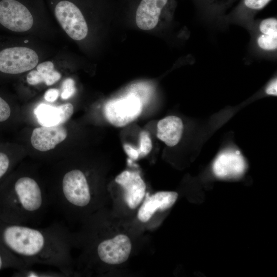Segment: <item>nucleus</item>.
Returning <instances> with one entry per match:
<instances>
[{"label":"nucleus","mask_w":277,"mask_h":277,"mask_svg":"<svg viewBox=\"0 0 277 277\" xmlns=\"http://www.w3.org/2000/svg\"><path fill=\"white\" fill-rule=\"evenodd\" d=\"M72 242L70 234L58 223L36 228L0 220V243L29 267L35 264L49 265L66 276L71 275Z\"/></svg>","instance_id":"obj_1"},{"label":"nucleus","mask_w":277,"mask_h":277,"mask_svg":"<svg viewBox=\"0 0 277 277\" xmlns=\"http://www.w3.org/2000/svg\"><path fill=\"white\" fill-rule=\"evenodd\" d=\"M49 204L48 194L31 175L14 174L0 185V220L4 222L38 224Z\"/></svg>","instance_id":"obj_2"},{"label":"nucleus","mask_w":277,"mask_h":277,"mask_svg":"<svg viewBox=\"0 0 277 277\" xmlns=\"http://www.w3.org/2000/svg\"><path fill=\"white\" fill-rule=\"evenodd\" d=\"M143 109L141 100L134 94L110 100L104 106V114L113 126L124 127L141 115Z\"/></svg>","instance_id":"obj_3"},{"label":"nucleus","mask_w":277,"mask_h":277,"mask_svg":"<svg viewBox=\"0 0 277 277\" xmlns=\"http://www.w3.org/2000/svg\"><path fill=\"white\" fill-rule=\"evenodd\" d=\"M54 14L63 29L72 39L80 41L88 33V26L79 8L69 0H60L55 5Z\"/></svg>","instance_id":"obj_4"},{"label":"nucleus","mask_w":277,"mask_h":277,"mask_svg":"<svg viewBox=\"0 0 277 277\" xmlns=\"http://www.w3.org/2000/svg\"><path fill=\"white\" fill-rule=\"evenodd\" d=\"M38 62L33 50L24 47H9L0 50V72L8 75L19 74L30 70Z\"/></svg>","instance_id":"obj_5"},{"label":"nucleus","mask_w":277,"mask_h":277,"mask_svg":"<svg viewBox=\"0 0 277 277\" xmlns=\"http://www.w3.org/2000/svg\"><path fill=\"white\" fill-rule=\"evenodd\" d=\"M33 17L26 5L19 0H0V25L14 32L29 30Z\"/></svg>","instance_id":"obj_6"},{"label":"nucleus","mask_w":277,"mask_h":277,"mask_svg":"<svg viewBox=\"0 0 277 277\" xmlns=\"http://www.w3.org/2000/svg\"><path fill=\"white\" fill-rule=\"evenodd\" d=\"M131 242L128 236L120 234L110 239L99 242L95 252L98 259L103 263L117 265L126 262L131 253Z\"/></svg>","instance_id":"obj_7"},{"label":"nucleus","mask_w":277,"mask_h":277,"mask_svg":"<svg viewBox=\"0 0 277 277\" xmlns=\"http://www.w3.org/2000/svg\"><path fill=\"white\" fill-rule=\"evenodd\" d=\"M247 168L246 161L238 150L230 149L220 153L213 162L214 175L223 180L237 179L244 175Z\"/></svg>","instance_id":"obj_8"},{"label":"nucleus","mask_w":277,"mask_h":277,"mask_svg":"<svg viewBox=\"0 0 277 277\" xmlns=\"http://www.w3.org/2000/svg\"><path fill=\"white\" fill-rule=\"evenodd\" d=\"M115 181L124 189V199L131 209L136 208L144 198L146 185L136 172L125 170L116 176Z\"/></svg>","instance_id":"obj_9"},{"label":"nucleus","mask_w":277,"mask_h":277,"mask_svg":"<svg viewBox=\"0 0 277 277\" xmlns=\"http://www.w3.org/2000/svg\"><path fill=\"white\" fill-rule=\"evenodd\" d=\"M67 136V131L62 125L53 126H42L35 128L31 136L32 146L40 151L54 149L64 141Z\"/></svg>","instance_id":"obj_10"},{"label":"nucleus","mask_w":277,"mask_h":277,"mask_svg":"<svg viewBox=\"0 0 277 277\" xmlns=\"http://www.w3.org/2000/svg\"><path fill=\"white\" fill-rule=\"evenodd\" d=\"M178 194L174 191H162L146 197L137 212V218L142 222H148L157 211H164L175 203Z\"/></svg>","instance_id":"obj_11"},{"label":"nucleus","mask_w":277,"mask_h":277,"mask_svg":"<svg viewBox=\"0 0 277 277\" xmlns=\"http://www.w3.org/2000/svg\"><path fill=\"white\" fill-rule=\"evenodd\" d=\"M73 111L74 108L71 103L57 107L41 104L35 109L34 113L41 125L53 126L65 123L72 115Z\"/></svg>","instance_id":"obj_12"},{"label":"nucleus","mask_w":277,"mask_h":277,"mask_svg":"<svg viewBox=\"0 0 277 277\" xmlns=\"http://www.w3.org/2000/svg\"><path fill=\"white\" fill-rule=\"evenodd\" d=\"M168 1L142 0L136 12L135 21L137 27L144 30L155 28Z\"/></svg>","instance_id":"obj_13"},{"label":"nucleus","mask_w":277,"mask_h":277,"mask_svg":"<svg viewBox=\"0 0 277 277\" xmlns=\"http://www.w3.org/2000/svg\"><path fill=\"white\" fill-rule=\"evenodd\" d=\"M183 129L184 125L180 117L168 116L158 122L156 136L166 145L172 147L180 142Z\"/></svg>","instance_id":"obj_14"},{"label":"nucleus","mask_w":277,"mask_h":277,"mask_svg":"<svg viewBox=\"0 0 277 277\" xmlns=\"http://www.w3.org/2000/svg\"><path fill=\"white\" fill-rule=\"evenodd\" d=\"M61 78V75L54 69L53 63L46 61L38 65L36 70H32L27 74V81L31 85L45 83L47 85L50 86Z\"/></svg>","instance_id":"obj_15"},{"label":"nucleus","mask_w":277,"mask_h":277,"mask_svg":"<svg viewBox=\"0 0 277 277\" xmlns=\"http://www.w3.org/2000/svg\"><path fill=\"white\" fill-rule=\"evenodd\" d=\"M29 267H30L10 252L0 243V271L7 268L18 270Z\"/></svg>","instance_id":"obj_16"},{"label":"nucleus","mask_w":277,"mask_h":277,"mask_svg":"<svg viewBox=\"0 0 277 277\" xmlns=\"http://www.w3.org/2000/svg\"><path fill=\"white\" fill-rule=\"evenodd\" d=\"M19 277H63L66 276L62 272L50 271L32 270L29 268L16 270L13 274Z\"/></svg>","instance_id":"obj_17"},{"label":"nucleus","mask_w":277,"mask_h":277,"mask_svg":"<svg viewBox=\"0 0 277 277\" xmlns=\"http://www.w3.org/2000/svg\"><path fill=\"white\" fill-rule=\"evenodd\" d=\"M258 46L265 51H274L277 48V35L260 34L256 39Z\"/></svg>","instance_id":"obj_18"},{"label":"nucleus","mask_w":277,"mask_h":277,"mask_svg":"<svg viewBox=\"0 0 277 277\" xmlns=\"http://www.w3.org/2000/svg\"><path fill=\"white\" fill-rule=\"evenodd\" d=\"M152 147L151 139L149 133L142 131L140 134V145L137 150L140 158L146 156L151 151Z\"/></svg>","instance_id":"obj_19"},{"label":"nucleus","mask_w":277,"mask_h":277,"mask_svg":"<svg viewBox=\"0 0 277 277\" xmlns=\"http://www.w3.org/2000/svg\"><path fill=\"white\" fill-rule=\"evenodd\" d=\"M12 165V159L9 154L3 150L0 151V185L10 171Z\"/></svg>","instance_id":"obj_20"},{"label":"nucleus","mask_w":277,"mask_h":277,"mask_svg":"<svg viewBox=\"0 0 277 277\" xmlns=\"http://www.w3.org/2000/svg\"><path fill=\"white\" fill-rule=\"evenodd\" d=\"M272 0H243L241 7L247 11L254 12L262 10Z\"/></svg>","instance_id":"obj_21"},{"label":"nucleus","mask_w":277,"mask_h":277,"mask_svg":"<svg viewBox=\"0 0 277 277\" xmlns=\"http://www.w3.org/2000/svg\"><path fill=\"white\" fill-rule=\"evenodd\" d=\"M12 109L9 102L0 95V124L6 123L11 117Z\"/></svg>","instance_id":"obj_22"},{"label":"nucleus","mask_w":277,"mask_h":277,"mask_svg":"<svg viewBox=\"0 0 277 277\" xmlns=\"http://www.w3.org/2000/svg\"><path fill=\"white\" fill-rule=\"evenodd\" d=\"M61 98L67 100L71 97L75 92V83L73 79L68 78L63 82L62 87Z\"/></svg>","instance_id":"obj_23"},{"label":"nucleus","mask_w":277,"mask_h":277,"mask_svg":"<svg viewBox=\"0 0 277 277\" xmlns=\"http://www.w3.org/2000/svg\"><path fill=\"white\" fill-rule=\"evenodd\" d=\"M123 148L126 153L131 159L136 160L140 159L139 152L137 148L128 144H124Z\"/></svg>","instance_id":"obj_24"},{"label":"nucleus","mask_w":277,"mask_h":277,"mask_svg":"<svg viewBox=\"0 0 277 277\" xmlns=\"http://www.w3.org/2000/svg\"><path fill=\"white\" fill-rule=\"evenodd\" d=\"M59 93V90L56 89H50L45 92L44 97L46 101L53 102L57 100Z\"/></svg>","instance_id":"obj_25"},{"label":"nucleus","mask_w":277,"mask_h":277,"mask_svg":"<svg viewBox=\"0 0 277 277\" xmlns=\"http://www.w3.org/2000/svg\"><path fill=\"white\" fill-rule=\"evenodd\" d=\"M266 92L269 95L276 96L277 94V81L276 78L272 81L267 86Z\"/></svg>","instance_id":"obj_26"},{"label":"nucleus","mask_w":277,"mask_h":277,"mask_svg":"<svg viewBox=\"0 0 277 277\" xmlns=\"http://www.w3.org/2000/svg\"><path fill=\"white\" fill-rule=\"evenodd\" d=\"M209 2H210L212 4L215 5H222L224 4H226L228 0H207Z\"/></svg>","instance_id":"obj_27"},{"label":"nucleus","mask_w":277,"mask_h":277,"mask_svg":"<svg viewBox=\"0 0 277 277\" xmlns=\"http://www.w3.org/2000/svg\"><path fill=\"white\" fill-rule=\"evenodd\" d=\"M28 42V41H25V43H27V42Z\"/></svg>","instance_id":"obj_28"}]
</instances>
